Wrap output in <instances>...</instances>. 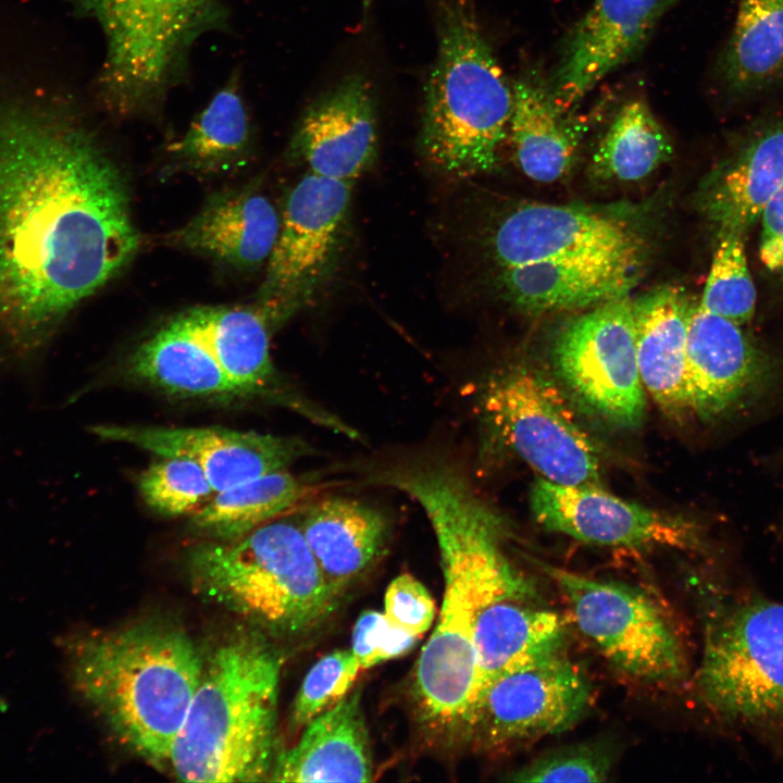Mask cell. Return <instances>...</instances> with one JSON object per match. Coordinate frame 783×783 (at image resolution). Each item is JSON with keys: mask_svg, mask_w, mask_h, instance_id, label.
<instances>
[{"mask_svg": "<svg viewBox=\"0 0 783 783\" xmlns=\"http://www.w3.org/2000/svg\"><path fill=\"white\" fill-rule=\"evenodd\" d=\"M129 370L136 378L176 395L243 393L181 316L138 347Z\"/></svg>", "mask_w": 783, "mask_h": 783, "instance_id": "29", "label": "cell"}, {"mask_svg": "<svg viewBox=\"0 0 783 783\" xmlns=\"http://www.w3.org/2000/svg\"><path fill=\"white\" fill-rule=\"evenodd\" d=\"M477 391V413L492 444L551 483L602 487L599 447L545 376L512 364L492 372Z\"/></svg>", "mask_w": 783, "mask_h": 783, "instance_id": "8", "label": "cell"}, {"mask_svg": "<svg viewBox=\"0 0 783 783\" xmlns=\"http://www.w3.org/2000/svg\"><path fill=\"white\" fill-rule=\"evenodd\" d=\"M530 598H500L481 612L473 637L474 676L469 711L501 675L564 648L566 629L559 614L527 605Z\"/></svg>", "mask_w": 783, "mask_h": 783, "instance_id": "24", "label": "cell"}, {"mask_svg": "<svg viewBox=\"0 0 783 783\" xmlns=\"http://www.w3.org/2000/svg\"><path fill=\"white\" fill-rule=\"evenodd\" d=\"M437 53L424 88L420 147L443 172L490 171L509 132L513 86L469 2L434 0Z\"/></svg>", "mask_w": 783, "mask_h": 783, "instance_id": "5", "label": "cell"}, {"mask_svg": "<svg viewBox=\"0 0 783 783\" xmlns=\"http://www.w3.org/2000/svg\"><path fill=\"white\" fill-rule=\"evenodd\" d=\"M382 484L415 500L436 537L444 597L435 629L418 659L413 694L428 729L462 736L473 686L476 621L490 602L533 597L535 589L505 554L504 519L452 462L417 457L393 463Z\"/></svg>", "mask_w": 783, "mask_h": 783, "instance_id": "2", "label": "cell"}, {"mask_svg": "<svg viewBox=\"0 0 783 783\" xmlns=\"http://www.w3.org/2000/svg\"><path fill=\"white\" fill-rule=\"evenodd\" d=\"M535 563L558 586L581 632L616 669L650 684L684 676L683 645L645 593L539 560Z\"/></svg>", "mask_w": 783, "mask_h": 783, "instance_id": "9", "label": "cell"}, {"mask_svg": "<svg viewBox=\"0 0 783 783\" xmlns=\"http://www.w3.org/2000/svg\"><path fill=\"white\" fill-rule=\"evenodd\" d=\"M377 130L373 85L364 74L355 72L306 109L291 150L310 172L355 184L374 162Z\"/></svg>", "mask_w": 783, "mask_h": 783, "instance_id": "18", "label": "cell"}, {"mask_svg": "<svg viewBox=\"0 0 783 783\" xmlns=\"http://www.w3.org/2000/svg\"><path fill=\"white\" fill-rule=\"evenodd\" d=\"M614 760L612 748L602 742H586L557 748L509 773L512 782H602Z\"/></svg>", "mask_w": 783, "mask_h": 783, "instance_id": "37", "label": "cell"}, {"mask_svg": "<svg viewBox=\"0 0 783 783\" xmlns=\"http://www.w3.org/2000/svg\"><path fill=\"white\" fill-rule=\"evenodd\" d=\"M676 0H594L569 35L549 82L571 112L606 76L638 52Z\"/></svg>", "mask_w": 783, "mask_h": 783, "instance_id": "16", "label": "cell"}, {"mask_svg": "<svg viewBox=\"0 0 783 783\" xmlns=\"http://www.w3.org/2000/svg\"><path fill=\"white\" fill-rule=\"evenodd\" d=\"M484 245L500 268L597 254H638L622 222L566 206L526 204L493 226Z\"/></svg>", "mask_w": 783, "mask_h": 783, "instance_id": "17", "label": "cell"}, {"mask_svg": "<svg viewBox=\"0 0 783 783\" xmlns=\"http://www.w3.org/2000/svg\"><path fill=\"white\" fill-rule=\"evenodd\" d=\"M638 254H597L501 268L506 299L529 312L583 308L626 295Z\"/></svg>", "mask_w": 783, "mask_h": 783, "instance_id": "20", "label": "cell"}, {"mask_svg": "<svg viewBox=\"0 0 783 783\" xmlns=\"http://www.w3.org/2000/svg\"><path fill=\"white\" fill-rule=\"evenodd\" d=\"M696 683L705 706L724 721L783 724V604L743 596L720 605L706 622Z\"/></svg>", "mask_w": 783, "mask_h": 783, "instance_id": "7", "label": "cell"}, {"mask_svg": "<svg viewBox=\"0 0 783 783\" xmlns=\"http://www.w3.org/2000/svg\"><path fill=\"white\" fill-rule=\"evenodd\" d=\"M300 526L326 581L340 595L384 555L391 532L380 508L344 496L311 504Z\"/></svg>", "mask_w": 783, "mask_h": 783, "instance_id": "22", "label": "cell"}, {"mask_svg": "<svg viewBox=\"0 0 783 783\" xmlns=\"http://www.w3.org/2000/svg\"><path fill=\"white\" fill-rule=\"evenodd\" d=\"M691 309L687 297L672 286L658 288L634 302L641 380L669 417L688 410L685 368Z\"/></svg>", "mask_w": 783, "mask_h": 783, "instance_id": "25", "label": "cell"}, {"mask_svg": "<svg viewBox=\"0 0 783 783\" xmlns=\"http://www.w3.org/2000/svg\"><path fill=\"white\" fill-rule=\"evenodd\" d=\"M372 749L359 689L308 724L298 742L277 755L272 782H370Z\"/></svg>", "mask_w": 783, "mask_h": 783, "instance_id": "21", "label": "cell"}, {"mask_svg": "<svg viewBox=\"0 0 783 783\" xmlns=\"http://www.w3.org/2000/svg\"><path fill=\"white\" fill-rule=\"evenodd\" d=\"M743 325L699 303L692 306L686 337L688 410L704 420L735 408L757 383L763 358Z\"/></svg>", "mask_w": 783, "mask_h": 783, "instance_id": "19", "label": "cell"}, {"mask_svg": "<svg viewBox=\"0 0 783 783\" xmlns=\"http://www.w3.org/2000/svg\"><path fill=\"white\" fill-rule=\"evenodd\" d=\"M138 487L146 504L165 515L195 512L214 493L202 468L183 457H162L149 465Z\"/></svg>", "mask_w": 783, "mask_h": 783, "instance_id": "35", "label": "cell"}, {"mask_svg": "<svg viewBox=\"0 0 783 783\" xmlns=\"http://www.w3.org/2000/svg\"><path fill=\"white\" fill-rule=\"evenodd\" d=\"M554 362L574 397L605 421L639 426L646 396L636 353L634 302L626 295L601 302L559 335Z\"/></svg>", "mask_w": 783, "mask_h": 783, "instance_id": "10", "label": "cell"}, {"mask_svg": "<svg viewBox=\"0 0 783 783\" xmlns=\"http://www.w3.org/2000/svg\"><path fill=\"white\" fill-rule=\"evenodd\" d=\"M672 154V144L645 99L632 98L618 111L592 160L593 173L618 182H637Z\"/></svg>", "mask_w": 783, "mask_h": 783, "instance_id": "32", "label": "cell"}, {"mask_svg": "<svg viewBox=\"0 0 783 783\" xmlns=\"http://www.w3.org/2000/svg\"><path fill=\"white\" fill-rule=\"evenodd\" d=\"M92 433L160 457L194 460L207 474L214 493L286 470L313 451L298 438L217 427L97 425Z\"/></svg>", "mask_w": 783, "mask_h": 783, "instance_id": "15", "label": "cell"}, {"mask_svg": "<svg viewBox=\"0 0 783 783\" xmlns=\"http://www.w3.org/2000/svg\"><path fill=\"white\" fill-rule=\"evenodd\" d=\"M281 221L262 194L229 191L211 199L175 238L185 248L232 265L256 266L270 258Z\"/></svg>", "mask_w": 783, "mask_h": 783, "instance_id": "26", "label": "cell"}, {"mask_svg": "<svg viewBox=\"0 0 783 783\" xmlns=\"http://www.w3.org/2000/svg\"><path fill=\"white\" fill-rule=\"evenodd\" d=\"M419 637L395 626L383 612L363 611L352 630L351 647L362 671L409 652Z\"/></svg>", "mask_w": 783, "mask_h": 783, "instance_id": "38", "label": "cell"}, {"mask_svg": "<svg viewBox=\"0 0 783 783\" xmlns=\"http://www.w3.org/2000/svg\"><path fill=\"white\" fill-rule=\"evenodd\" d=\"M104 35L102 84L115 104L130 108L163 83L200 26L209 0H75Z\"/></svg>", "mask_w": 783, "mask_h": 783, "instance_id": "12", "label": "cell"}, {"mask_svg": "<svg viewBox=\"0 0 783 783\" xmlns=\"http://www.w3.org/2000/svg\"><path fill=\"white\" fill-rule=\"evenodd\" d=\"M202 668L191 638L157 621L84 637L71 657L80 696L124 748L157 769L169 767Z\"/></svg>", "mask_w": 783, "mask_h": 783, "instance_id": "3", "label": "cell"}, {"mask_svg": "<svg viewBox=\"0 0 783 783\" xmlns=\"http://www.w3.org/2000/svg\"><path fill=\"white\" fill-rule=\"evenodd\" d=\"M508 134L523 173L538 183H554L570 170L581 127L554 98L549 82L533 72L513 84Z\"/></svg>", "mask_w": 783, "mask_h": 783, "instance_id": "27", "label": "cell"}, {"mask_svg": "<svg viewBox=\"0 0 783 783\" xmlns=\"http://www.w3.org/2000/svg\"><path fill=\"white\" fill-rule=\"evenodd\" d=\"M282 659L256 635L234 636L203 659L169 767L185 782H260L276 760Z\"/></svg>", "mask_w": 783, "mask_h": 783, "instance_id": "4", "label": "cell"}, {"mask_svg": "<svg viewBox=\"0 0 783 783\" xmlns=\"http://www.w3.org/2000/svg\"><path fill=\"white\" fill-rule=\"evenodd\" d=\"M756 300V287L746 258L745 235L719 232L699 304L744 325L755 314Z\"/></svg>", "mask_w": 783, "mask_h": 783, "instance_id": "34", "label": "cell"}, {"mask_svg": "<svg viewBox=\"0 0 783 783\" xmlns=\"http://www.w3.org/2000/svg\"><path fill=\"white\" fill-rule=\"evenodd\" d=\"M395 627L421 637L433 624L436 607L427 588L411 574L396 576L384 596V612Z\"/></svg>", "mask_w": 783, "mask_h": 783, "instance_id": "39", "label": "cell"}, {"mask_svg": "<svg viewBox=\"0 0 783 783\" xmlns=\"http://www.w3.org/2000/svg\"><path fill=\"white\" fill-rule=\"evenodd\" d=\"M179 316L243 393L270 381V333L260 313L244 308L202 307Z\"/></svg>", "mask_w": 783, "mask_h": 783, "instance_id": "30", "label": "cell"}, {"mask_svg": "<svg viewBox=\"0 0 783 783\" xmlns=\"http://www.w3.org/2000/svg\"><path fill=\"white\" fill-rule=\"evenodd\" d=\"M188 569L207 600L279 636L320 626L340 594L326 581L300 524L275 519L231 539L194 547Z\"/></svg>", "mask_w": 783, "mask_h": 783, "instance_id": "6", "label": "cell"}, {"mask_svg": "<svg viewBox=\"0 0 783 783\" xmlns=\"http://www.w3.org/2000/svg\"><path fill=\"white\" fill-rule=\"evenodd\" d=\"M783 181V121L750 130L735 152L712 174L701 208L719 232L746 234Z\"/></svg>", "mask_w": 783, "mask_h": 783, "instance_id": "23", "label": "cell"}, {"mask_svg": "<svg viewBox=\"0 0 783 783\" xmlns=\"http://www.w3.org/2000/svg\"><path fill=\"white\" fill-rule=\"evenodd\" d=\"M723 95L756 98L783 80V0H738L731 36L718 61Z\"/></svg>", "mask_w": 783, "mask_h": 783, "instance_id": "28", "label": "cell"}, {"mask_svg": "<svg viewBox=\"0 0 783 783\" xmlns=\"http://www.w3.org/2000/svg\"><path fill=\"white\" fill-rule=\"evenodd\" d=\"M759 256L763 265L783 276V181L760 217Z\"/></svg>", "mask_w": 783, "mask_h": 783, "instance_id": "40", "label": "cell"}, {"mask_svg": "<svg viewBox=\"0 0 783 783\" xmlns=\"http://www.w3.org/2000/svg\"><path fill=\"white\" fill-rule=\"evenodd\" d=\"M530 505L548 531L609 547L689 548L695 527L681 517L624 500L602 487L566 486L537 477Z\"/></svg>", "mask_w": 783, "mask_h": 783, "instance_id": "14", "label": "cell"}, {"mask_svg": "<svg viewBox=\"0 0 783 783\" xmlns=\"http://www.w3.org/2000/svg\"><path fill=\"white\" fill-rule=\"evenodd\" d=\"M361 668L349 649L334 650L319 659L302 680L290 712V728H304L351 689Z\"/></svg>", "mask_w": 783, "mask_h": 783, "instance_id": "36", "label": "cell"}, {"mask_svg": "<svg viewBox=\"0 0 783 783\" xmlns=\"http://www.w3.org/2000/svg\"><path fill=\"white\" fill-rule=\"evenodd\" d=\"M244 101L235 86L221 89L172 147L198 169H216L238 156L248 141Z\"/></svg>", "mask_w": 783, "mask_h": 783, "instance_id": "33", "label": "cell"}, {"mask_svg": "<svg viewBox=\"0 0 783 783\" xmlns=\"http://www.w3.org/2000/svg\"><path fill=\"white\" fill-rule=\"evenodd\" d=\"M312 490L307 480L286 470L270 472L215 493L195 511L191 524L214 538H236L286 514Z\"/></svg>", "mask_w": 783, "mask_h": 783, "instance_id": "31", "label": "cell"}, {"mask_svg": "<svg viewBox=\"0 0 783 783\" xmlns=\"http://www.w3.org/2000/svg\"><path fill=\"white\" fill-rule=\"evenodd\" d=\"M591 687L564 648L495 680L472 705L462 738L497 750L559 734L586 712Z\"/></svg>", "mask_w": 783, "mask_h": 783, "instance_id": "11", "label": "cell"}, {"mask_svg": "<svg viewBox=\"0 0 783 783\" xmlns=\"http://www.w3.org/2000/svg\"><path fill=\"white\" fill-rule=\"evenodd\" d=\"M139 244L120 172L82 129L0 101V310L44 326L107 283Z\"/></svg>", "mask_w": 783, "mask_h": 783, "instance_id": "1", "label": "cell"}, {"mask_svg": "<svg viewBox=\"0 0 783 783\" xmlns=\"http://www.w3.org/2000/svg\"><path fill=\"white\" fill-rule=\"evenodd\" d=\"M352 186L309 171L290 190L264 283L268 299L278 313L303 303L331 275L346 229Z\"/></svg>", "mask_w": 783, "mask_h": 783, "instance_id": "13", "label": "cell"}]
</instances>
